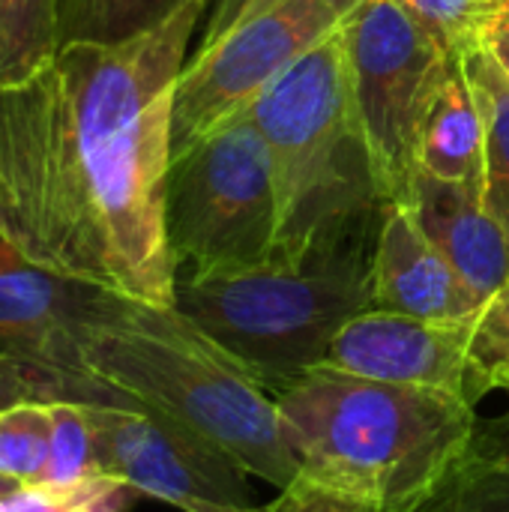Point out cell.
Wrapping results in <instances>:
<instances>
[{"instance_id":"obj_4","label":"cell","mask_w":509,"mask_h":512,"mask_svg":"<svg viewBox=\"0 0 509 512\" xmlns=\"http://www.w3.org/2000/svg\"><path fill=\"white\" fill-rule=\"evenodd\" d=\"M81 366L279 492L300 477L276 399L177 309L120 297L114 312L81 336Z\"/></svg>"},{"instance_id":"obj_18","label":"cell","mask_w":509,"mask_h":512,"mask_svg":"<svg viewBox=\"0 0 509 512\" xmlns=\"http://www.w3.org/2000/svg\"><path fill=\"white\" fill-rule=\"evenodd\" d=\"M183 3L189 0H60V45L126 42L159 27Z\"/></svg>"},{"instance_id":"obj_5","label":"cell","mask_w":509,"mask_h":512,"mask_svg":"<svg viewBox=\"0 0 509 512\" xmlns=\"http://www.w3.org/2000/svg\"><path fill=\"white\" fill-rule=\"evenodd\" d=\"M249 114L273 162L279 204L273 255H294L387 204L354 111L339 30L276 78Z\"/></svg>"},{"instance_id":"obj_23","label":"cell","mask_w":509,"mask_h":512,"mask_svg":"<svg viewBox=\"0 0 509 512\" xmlns=\"http://www.w3.org/2000/svg\"><path fill=\"white\" fill-rule=\"evenodd\" d=\"M453 57H468L483 45L486 24L509 0H399Z\"/></svg>"},{"instance_id":"obj_22","label":"cell","mask_w":509,"mask_h":512,"mask_svg":"<svg viewBox=\"0 0 509 512\" xmlns=\"http://www.w3.org/2000/svg\"><path fill=\"white\" fill-rule=\"evenodd\" d=\"M102 477L96 435L84 405L54 402L51 405V453L42 474V483L75 486L84 480Z\"/></svg>"},{"instance_id":"obj_19","label":"cell","mask_w":509,"mask_h":512,"mask_svg":"<svg viewBox=\"0 0 509 512\" xmlns=\"http://www.w3.org/2000/svg\"><path fill=\"white\" fill-rule=\"evenodd\" d=\"M408 512H509V468L465 453Z\"/></svg>"},{"instance_id":"obj_28","label":"cell","mask_w":509,"mask_h":512,"mask_svg":"<svg viewBox=\"0 0 509 512\" xmlns=\"http://www.w3.org/2000/svg\"><path fill=\"white\" fill-rule=\"evenodd\" d=\"M480 48H486L492 57H495V63L507 72L509 78V6L507 9H501L489 24H486V30H483V45Z\"/></svg>"},{"instance_id":"obj_3","label":"cell","mask_w":509,"mask_h":512,"mask_svg":"<svg viewBox=\"0 0 509 512\" xmlns=\"http://www.w3.org/2000/svg\"><path fill=\"white\" fill-rule=\"evenodd\" d=\"M384 213L387 204L258 267L177 276L174 309L261 390L279 396L327 360L351 318L372 309Z\"/></svg>"},{"instance_id":"obj_2","label":"cell","mask_w":509,"mask_h":512,"mask_svg":"<svg viewBox=\"0 0 509 512\" xmlns=\"http://www.w3.org/2000/svg\"><path fill=\"white\" fill-rule=\"evenodd\" d=\"M276 399L303 480L378 512H408L468 453L477 411L465 399L315 366Z\"/></svg>"},{"instance_id":"obj_8","label":"cell","mask_w":509,"mask_h":512,"mask_svg":"<svg viewBox=\"0 0 509 512\" xmlns=\"http://www.w3.org/2000/svg\"><path fill=\"white\" fill-rule=\"evenodd\" d=\"M363 0H276L249 21L198 45L186 60L171 117L174 156L243 114L297 60L330 39Z\"/></svg>"},{"instance_id":"obj_25","label":"cell","mask_w":509,"mask_h":512,"mask_svg":"<svg viewBox=\"0 0 509 512\" xmlns=\"http://www.w3.org/2000/svg\"><path fill=\"white\" fill-rule=\"evenodd\" d=\"M267 512H378L369 504L342 498L336 492H327L303 477H297L288 489L279 492L273 504H267Z\"/></svg>"},{"instance_id":"obj_14","label":"cell","mask_w":509,"mask_h":512,"mask_svg":"<svg viewBox=\"0 0 509 512\" xmlns=\"http://www.w3.org/2000/svg\"><path fill=\"white\" fill-rule=\"evenodd\" d=\"M417 168L477 192L486 189V120L462 57L453 60L447 81L426 114Z\"/></svg>"},{"instance_id":"obj_21","label":"cell","mask_w":509,"mask_h":512,"mask_svg":"<svg viewBox=\"0 0 509 512\" xmlns=\"http://www.w3.org/2000/svg\"><path fill=\"white\" fill-rule=\"evenodd\" d=\"M138 498L135 489L102 474L75 486H15L0 495V512H126Z\"/></svg>"},{"instance_id":"obj_20","label":"cell","mask_w":509,"mask_h":512,"mask_svg":"<svg viewBox=\"0 0 509 512\" xmlns=\"http://www.w3.org/2000/svg\"><path fill=\"white\" fill-rule=\"evenodd\" d=\"M51 453V402H21L0 411V477L18 486L42 483Z\"/></svg>"},{"instance_id":"obj_16","label":"cell","mask_w":509,"mask_h":512,"mask_svg":"<svg viewBox=\"0 0 509 512\" xmlns=\"http://www.w3.org/2000/svg\"><path fill=\"white\" fill-rule=\"evenodd\" d=\"M132 393L90 375L69 372L24 357L0 354V411L21 402H75V405H132Z\"/></svg>"},{"instance_id":"obj_12","label":"cell","mask_w":509,"mask_h":512,"mask_svg":"<svg viewBox=\"0 0 509 512\" xmlns=\"http://www.w3.org/2000/svg\"><path fill=\"white\" fill-rule=\"evenodd\" d=\"M483 300L420 231L405 204H387L375 249L372 309L432 324H468Z\"/></svg>"},{"instance_id":"obj_1","label":"cell","mask_w":509,"mask_h":512,"mask_svg":"<svg viewBox=\"0 0 509 512\" xmlns=\"http://www.w3.org/2000/svg\"><path fill=\"white\" fill-rule=\"evenodd\" d=\"M207 6L189 0L126 42H66L0 87V240L21 258L174 309L171 117Z\"/></svg>"},{"instance_id":"obj_29","label":"cell","mask_w":509,"mask_h":512,"mask_svg":"<svg viewBox=\"0 0 509 512\" xmlns=\"http://www.w3.org/2000/svg\"><path fill=\"white\" fill-rule=\"evenodd\" d=\"M15 486H18V483H12V480H3V477H0V495H3V492H9V489H15Z\"/></svg>"},{"instance_id":"obj_11","label":"cell","mask_w":509,"mask_h":512,"mask_svg":"<svg viewBox=\"0 0 509 512\" xmlns=\"http://www.w3.org/2000/svg\"><path fill=\"white\" fill-rule=\"evenodd\" d=\"M324 363L360 378L444 390L474 408L483 399L465 324H432L369 309L339 330Z\"/></svg>"},{"instance_id":"obj_7","label":"cell","mask_w":509,"mask_h":512,"mask_svg":"<svg viewBox=\"0 0 509 512\" xmlns=\"http://www.w3.org/2000/svg\"><path fill=\"white\" fill-rule=\"evenodd\" d=\"M339 33L378 192L387 204H405L420 129L456 57L399 0H363Z\"/></svg>"},{"instance_id":"obj_9","label":"cell","mask_w":509,"mask_h":512,"mask_svg":"<svg viewBox=\"0 0 509 512\" xmlns=\"http://www.w3.org/2000/svg\"><path fill=\"white\" fill-rule=\"evenodd\" d=\"M105 477L180 512H267L252 501L246 471L222 450L141 399L126 408L84 405Z\"/></svg>"},{"instance_id":"obj_15","label":"cell","mask_w":509,"mask_h":512,"mask_svg":"<svg viewBox=\"0 0 509 512\" xmlns=\"http://www.w3.org/2000/svg\"><path fill=\"white\" fill-rule=\"evenodd\" d=\"M486 120V189L492 216L509 234V78L486 48L462 57Z\"/></svg>"},{"instance_id":"obj_17","label":"cell","mask_w":509,"mask_h":512,"mask_svg":"<svg viewBox=\"0 0 509 512\" xmlns=\"http://www.w3.org/2000/svg\"><path fill=\"white\" fill-rule=\"evenodd\" d=\"M60 48V0H0V87L39 72Z\"/></svg>"},{"instance_id":"obj_10","label":"cell","mask_w":509,"mask_h":512,"mask_svg":"<svg viewBox=\"0 0 509 512\" xmlns=\"http://www.w3.org/2000/svg\"><path fill=\"white\" fill-rule=\"evenodd\" d=\"M120 297L42 270L0 240V354L84 372L81 336L102 324Z\"/></svg>"},{"instance_id":"obj_24","label":"cell","mask_w":509,"mask_h":512,"mask_svg":"<svg viewBox=\"0 0 509 512\" xmlns=\"http://www.w3.org/2000/svg\"><path fill=\"white\" fill-rule=\"evenodd\" d=\"M465 330L468 357L483 399L495 390L509 393V282L480 306Z\"/></svg>"},{"instance_id":"obj_26","label":"cell","mask_w":509,"mask_h":512,"mask_svg":"<svg viewBox=\"0 0 509 512\" xmlns=\"http://www.w3.org/2000/svg\"><path fill=\"white\" fill-rule=\"evenodd\" d=\"M468 453L509 468V411L492 417V420H480L477 423V432L471 438Z\"/></svg>"},{"instance_id":"obj_6","label":"cell","mask_w":509,"mask_h":512,"mask_svg":"<svg viewBox=\"0 0 509 512\" xmlns=\"http://www.w3.org/2000/svg\"><path fill=\"white\" fill-rule=\"evenodd\" d=\"M165 222L177 276L246 270L273 258L279 237L273 162L249 111L171 159Z\"/></svg>"},{"instance_id":"obj_27","label":"cell","mask_w":509,"mask_h":512,"mask_svg":"<svg viewBox=\"0 0 509 512\" xmlns=\"http://www.w3.org/2000/svg\"><path fill=\"white\" fill-rule=\"evenodd\" d=\"M276 0H216L213 3V12L207 18V27H204V36H201V45L219 39L225 30L249 21L252 15H258L261 9L273 6Z\"/></svg>"},{"instance_id":"obj_13","label":"cell","mask_w":509,"mask_h":512,"mask_svg":"<svg viewBox=\"0 0 509 512\" xmlns=\"http://www.w3.org/2000/svg\"><path fill=\"white\" fill-rule=\"evenodd\" d=\"M405 207L420 231L486 303L509 282V234L483 192L417 168Z\"/></svg>"}]
</instances>
